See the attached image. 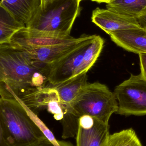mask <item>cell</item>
I'll return each mask as SVG.
<instances>
[{
  "mask_svg": "<svg viewBox=\"0 0 146 146\" xmlns=\"http://www.w3.org/2000/svg\"><path fill=\"white\" fill-rule=\"evenodd\" d=\"M0 95V146H32L46 138L18 96L5 86Z\"/></svg>",
  "mask_w": 146,
  "mask_h": 146,
  "instance_id": "obj_1",
  "label": "cell"
},
{
  "mask_svg": "<svg viewBox=\"0 0 146 146\" xmlns=\"http://www.w3.org/2000/svg\"><path fill=\"white\" fill-rule=\"evenodd\" d=\"M0 82L20 97L44 87L47 73L29 55L11 43L0 44Z\"/></svg>",
  "mask_w": 146,
  "mask_h": 146,
  "instance_id": "obj_2",
  "label": "cell"
},
{
  "mask_svg": "<svg viewBox=\"0 0 146 146\" xmlns=\"http://www.w3.org/2000/svg\"><path fill=\"white\" fill-rule=\"evenodd\" d=\"M104 43L100 36L91 35L80 48L48 68V82L55 86L87 73L98 59Z\"/></svg>",
  "mask_w": 146,
  "mask_h": 146,
  "instance_id": "obj_3",
  "label": "cell"
},
{
  "mask_svg": "<svg viewBox=\"0 0 146 146\" xmlns=\"http://www.w3.org/2000/svg\"><path fill=\"white\" fill-rule=\"evenodd\" d=\"M117 110L115 96L106 85L99 82H87L66 115L77 123L80 117L87 115L109 124L111 117Z\"/></svg>",
  "mask_w": 146,
  "mask_h": 146,
  "instance_id": "obj_4",
  "label": "cell"
},
{
  "mask_svg": "<svg viewBox=\"0 0 146 146\" xmlns=\"http://www.w3.org/2000/svg\"><path fill=\"white\" fill-rule=\"evenodd\" d=\"M79 0H54L44 9L39 8L26 27L58 35H70L80 11Z\"/></svg>",
  "mask_w": 146,
  "mask_h": 146,
  "instance_id": "obj_5",
  "label": "cell"
},
{
  "mask_svg": "<svg viewBox=\"0 0 146 146\" xmlns=\"http://www.w3.org/2000/svg\"><path fill=\"white\" fill-rule=\"evenodd\" d=\"M114 93L118 103L117 114L146 115V80L141 74H131L129 79L116 87Z\"/></svg>",
  "mask_w": 146,
  "mask_h": 146,
  "instance_id": "obj_6",
  "label": "cell"
},
{
  "mask_svg": "<svg viewBox=\"0 0 146 146\" xmlns=\"http://www.w3.org/2000/svg\"><path fill=\"white\" fill-rule=\"evenodd\" d=\"M86 35L75 38L70 35H58L25 27L13 36L10 43L19 47L26 48L49 47L79 42L84 39Z\"/></svg>",
  "mask_w": 146,
  "mask_h": 146,
  "instance_id": "obj_7",
  "label": "cell"
},
{
  "mask_svg": "<svg viewBox=\"0 0 146 146\" xmlns=\"http://www.w3.org/2000/svg\"><path fill=\"white\" fill-rule=\"evenodd\" d=\"M109 124L89 115L78 120L76 146H107L109 138Z\"/></svg>",
  "mask_w": 146,
  "mask_h": 146,
  "instance_id": "obj_8",
  "label": "cell"
},
{
  "mask_svg": "<svg viewBox=\"0 0 146 146\" xmlns=\"http://www.w3.org/2000/svg\"><path fill=\"white\" fill-rule=\"evenodd\" d=\"M91 36L87 35L81 41L68 44L40 48L18 47L25 51L37 65L45 70L47 74V70L50 66L80 48Z\"/></svg>",
  "mask_w": 146,
  "mask_h": 146,
  "instance_id": "obj_9",
  "label": "cell"
},
{
  "mask_svg": "<svg viewBox=\"0 0 146 146\" xmlns=\"http://www.w3.org/2000/svg\"><path fill=\"white\" fill-rule=\"evenodd\" d=\"M92 21L109 35L113 32L141 27L136 18L97 8L92 12Z\"/></svg>",
  "mask_w": 146,
  "mask_h": 146,
  "instance_id": "obj_10",
  "label": "cell"
},
{
  "mask_svg": "<svg viewBox=\"0 0 146 146\" xmlns=\"http://www.w3.org/2000/svg\"><path fill=\"white\" fill-rule=\"evenodd\" d=\"M109 36L117 46L127 51L146 54V31L142 28L115 32Z\"/></svg>",
  "mask_w": 146,
  "mask_h": 146,
  "instance_id": "obj_11",
  "label": "cell"
},
{
  "mask_svg": "<svg viewBox=\"0 0 146 146\" xmlns=\"http://www.w3.org/2000/svg\"><path fill=\"white\" fill-rule=\"evenodd\" d=\"M87 73H85L65 82L52 86L58 93L66 114L69 110L72 103L87 84Z\"/></svg>",
  "mask_w": 146,
  "mask_h": 146,
  "instance_id": "obj_12",
  "label": "cell"
},
{
  "mask_svg": "<svg viewBox=\"0 0 146 146\" xmlns=\"http://www.w3.org/2000/svg\"><path fill=\"white\" fill-rule=\"evenodd\" d=\"M41 5V0H1L0 3L25 25Z\"/></svg>",
  "mask_w": 146,
  "mask_h": 146,
  "instance_id": "obj_13",
  "label": "cell"
},
{
  "mask_svg": "<svg viewBox=\"0 0 146 146\" xmlns=\"http://www.w3.org/2000/svg\"><path fill=\"white\" fill-rule=\"evenodd\" d=\"M106 8L117 13L138 19L146 14V0H111Z\"/></svg>",
  "mask_w": 146,
  "mask_h": 146,
  "instance_id": "obj_14",
  "label": "cell"
},
{
  "mask_svg": "<svg viewBox=\"0 0 146 146\" xmlns=\"http://www.w3.org/2000/svg\"><path fill=\"white\" fill-rule=\"evenodd\" d=\"M26 27L7 9L0 6V44L10 43L13 36Z\"/></svg>",
  "mask_w": 146,
  "mask_h": 146,
  "instance_id": "obj_15",
  "label": "cell"
},
{
  "mask_svg": "<svg viewBox=\"0 0 146 146\" xmlns=\"http://www.w3.org/2000/svg\"><path fill=\"white\" fill-rule=\"evenodd\" d=\"M107 146H143L132 128L124 129L110 135Z\"/></svg>",
  "mask_w": 146,
  "mask_h": 146,
  "instance_id": "obj_16",
  "label": "cell"
},
{
  "mask_svg": "<svg viewBox=\"0 0 146 146\" xmlns=\"http://www.w3.org/2000/svg\"><path fill=\"white\" fill-rule=\"evenodd\" d=\"M32 146H73L70 144L63 141H57L52 142L47 138L40 141Z\"/></svg>",
  "mask_w": 146,
  "mask_h": 146,
  "instance_id": "obj_17",
  "label": "cell"
},
{
  "mask_svg": "<svg viewBox=\"0 0 146 146\" xmlns=\"http://www.w3.org/2000/svg\"><path fill=\"white\" fill-rule=\"evenodd\" d=\"M139 55L140 64V74L146 80V54H141Z\"/></svg>",
  "mask_w": 146,
  "mask_h": 146,
  "instance_id": "obj_18",
  "label": "cell"
},
{
  "mask_svg": "<svg viewBox=\"0 0 146 146\" xmlns=\"http://www.w3.org/2000/svg\"><path fill=\"white\" fill-rule=\"evenodd\" d=\"M138 19L141 28L146 31V14L138 18Z\"/></svg>",
  "mask_w": 146,
  "mask_h": 146,
  "instance_id": "obj_19",
  "label": "cell"
},
{
  "mask_svg": "<svg viewBox=\"0 0 146 146\" xmlns=\"http://www.w3.org/2000/svg\"><path fill=\"white\" fill-rule=\"evenodd\" d=\"M54 0H41V5L40 8L42 9H44L47 5L49 4Z\"/></svg>",
  "mask_w": 146,
  "mask_h": 146,
  "instance_id": "obj_20",
  "label": "cell"
},
{
  "mask_svg": "<svg viewBox=\"0 0 146 146\" xmlns=\"http://www.w3.org/2000/svg\"><path fill=\"white\" fill-rule=\"evenodd\" d=\"M80 2L81 1L83 0H79ZM93 1L97 2L99 3H108L111 0H91Z\"/></svg>",
  "mask_w": 146,
  "mask_h": 146,
  "instance_id": "obj_21",
  "label": "cell"
}]
</instances>
